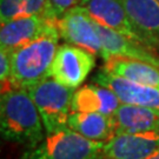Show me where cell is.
I'll return each instance as SVG.
<instances>
[{
    "mask_svg": "<svg viewBox=\"0 0 159 159\" xmlns=\"http://www.w3.org/2000/svg\"><path fill=\"white\" fill-rule=\"evenodd\" d=\"M0 125L6 140L26 148L35 146L46 137L39 111L26 89L10 87L1 91Z\"/></svg>",
    "mask_w": 159,
    "mask_h": 159,
    "instance_id": "1",
    "label": "cell"
},
{
    "mask_svg": "<svg viewBox=\"0 0 159 159\" xmlns=\"http://www.w3.org/2000/svg\"><path fill=\"white\" fill-rule=\"evenodd\" d=\"M60 35L56 29L39 39L11 52L12 74L10 84L1 86V91L10 87L29 89L50 78L52 61L59 47Z\"/></svg>",
    "mask_w": 159,
    "mask_h": 159,
    "instance_id": "2",
    "label": "cell"
},
{
    "mask_svg": "<svg viewBox=\"0 0 159 159\" xmlns=\"http://www.w3.org/2000/svg\"><path fill=\"white\" fill-rule=\"evenodd\" d=\"M104 144L90 140L66 126L27 148L21 159H102Z\"/></svg>",
    "mask_w": 159,
    "mask_h": 159,
    "instance_id": "3",
    "label": "cell"
},
{
    "mask_svg": "<svg viewBox=\"0 0 159 159\" xmlns=\"http://www.w3.org/2000/svg\"><path fill=\"white\" fill-rule=\"evenodd\" d=\"M38 108L46 134L67 126L74 90L52 78L26 89Z\"/></svg>",
    "mask_w": 159,
    "mask_h": 159,
    "instance_id": "4",
    "label": "cell"
},
{
    "mask_svg": "<svg viewBox=\"0 0 159 159\" xmlns=\"http://www.w3.org/2000/svg\"><path fill=\"white\" fill-rule=\"evenodd\" d=\"M96 57L79 46L67 43L59 45L52 61L50 78L70 89H79L96 66Z\"/></svg>",
    "mask_w": 159,
    "mask_h": 159,
    "instance_id": "5",
    "label": "cell"
},
{
    "mask_svg": "<svg viewBox=\"0 0 159 159\" xmlns=\"http://www.w3.org/2000/svg\"><path fill=\"white\" fill-rule=\"evenodd\" d=\"M56 25L64 41L102 57V43L97 31L96 20L83 6L68 10L56 21Z\"/></svg>",
    "mask_w": 159,
    "mask_h": 159,
    "instance_id": "6",
    "label": "cell"
},
{
    "mask_svg": "<svg viewBox=\"0 0 159 159\" xmlns=\"http://www.w3.org/2000/svg\"><path fill=\"white\" fill-rule=\"evenodd\" d=\"M80 6H83L98 24L150 48L148 40L132 23L120 0H83Z\"/></svg>",
    "mask_w": 159,
    "mask_h": 159,
    "instance_id": "7",
    "label": "cell"
},
{
    "mask_svg": "<svg viewBox=\"0 0 159 159\" xmlns=\"http://www.w3.org/2000/svg\"><path fill=\"white\" fill-rule=\"evenodd\" d=\"M56 29V21L43 14L12 19L10 21L1 24L0 48L12 52L29 43L39 39Z\"/></svg>",
    "mask_w": 159,
    "mask_h": 159,
    "instance_id": "8",
    "label": "cell"
},
{
    "mask_svg": "<svg viewBox=\"0 0 159 159\" xmlns=\"http://www.w3.org/2000/svg\"><path fill=\"white\" fill-rule=\"evenodd\" d=\"M93 83L112 90L124 104L159 110V89L134 83L124 77L111 73L104 68L96 73L93 77Z\"/></svg>",
    "mask_w": 159,
    "mask_h": 159,
    "instance_id": "9",
    "label": "cell"
},
{
    "mask_svg": "<svg viewBox=\"0 0 159 159\" xmlns=\"http://www.w3.org/2000/svg\"><path fill=\"white\" fill-rule=\"evenodd\" d=\"M159 150V132L114 134L104 144L102 159H146Z\"/></svg>",
    "mask_w": 159,
    "mask_h": 159,
    "instance_id": "10",
    "label": "cell"
},
{
    "mask_svg": "<svg viewBox=\"0 0 159 159\" xmlns=\"http://www.w3.org/2000/svg\"><path fill=\"white\" fill-rule=\"evenodd\" d=\"M97 31L102 43V59L106 61L112 57L129 58L152 64L159 67V56L143 44L110 30L96 21Z\"/></svg>",
    "mask_w": 159,
    "mask_h": 159,
    "instance_id": "11",
    "label": "cell"
},
{
    "mask_svg": "<svg viewBox=\"0 0 159 159\" xmlns=\"http://www.w3.org/2000/svg\"><path fill=\"white\" fill-rule=\"evenodd\" d=\"M111 118L114 134L159 132L158 108L120 102Z\"/></svg>",
    "mask_w": 159,
    "mask_h": 159,
    "instance_id": "12",
    "label": "cell"
},
{
    "mask_svg": "<svg viewBox=\"0 0 159 159\" xmlns=\"http://www.w3.org/2000/svg\"><path fill=\"white\" fill-rule=\"evenodd\" d=\"M132 23L159 56V2L156 0H120Z\"/></svg>",
    "mask_w": 159,
    "mask_h": 159,
    "instance_id": "13",
    "label": "cell"
},
{
    "mask_svg": "<svg viewBox=\"0 0 159 159\" xmlns=\"http://www.w3.org/2000/svg\"><path fill=\"white\" fill-rule=\"evenodd\" d=\"M119 98L112 90L99 84L81 85L73 93L72 111L77 112H97L112 116L120 105Z\"/></svg>",
    "mask_w": 159,
    "mask_h": 159,
    "instance_id": "14",
    "label": "cell"
},
{
    "mask_svg": "<svg viewBox=\"0 0 159 159\" xmlns=\"http://www.w3.org/2000/svg\"><path fill=\"white\" fill-rule=\"evenodd\" d=\"M67 126L93 142L106 143L114 136L112 118L97 112L72 111L68 117Z\"/></svg>",
    "mask_w": 159,
    "mask_h": 159,
    "instance_id": "15",
    "label": "cell"
},
{
    "mask_svg": "<svg viewBox=\"0 0 159 159\" xmlns=\"http://www.w3.org/2000/svg\"><path fill=\"white\" fill-rule=\"evenodd\" d=\"M102 68L138 84L159 89V67L152 64L129 58L112 57L105 61Z\"/></svg>",
    "mask_w": 159,
    "mask_h": 159,
    "instance_id": "16",
    "label": "cell"
},
{
    "mask_svg": "<svg viewBox=\"0 0 159 159\" xmlns=\"http://www.w3.org/2000/svg\"><path fill=\"white\" fill-rule=\"evenodd\" d=\"M47 0H0L1 24L27 16L45 14Z\"/></svg>",
    "mask_w": 159,
    "mask_h": 159,
    "instance_id": "17",
    "label": "cell"
},
{
    "mask_svg": "<svg viewBox=\"0 0 159 159\" xmlns=\"http://www.w3.org/2000/svg\"><path fill=\"white\" fill-rule=\"evenodd\" d=\"M83 0H47L45 8V17L57 21L59 18L72 7L80 5Z\"/></svg>",
    "mask_w": 159,
    "mask_h": 159,
    "instance_id": "18",
    "label": "cell"
},
{
    "mask_svg": "<svg viewBox=\"0 0 159 159\" xmlns=\"http://www.w3.org/2000/svg\"><path fill=\"white\" fill-rule=\"evenodd\" d=\"M12 74L11 52L0 48V80L1 86L10 84Z\"/></svg>",
    "mask_w": 159,
    "mask_h": 159,
    "instance_id": "19",
    "label": "cell"
},
{
    "mask_svg": "<svg viewBox=\"0 0 159 159\" xmlns=\"http://www.w3.org/2000/svg\"><path fill=\"white\" fill-rule=\"evenodd\" d=\"M146 159H159V150L158 151H156L154 153H152L151 156H148Z\"/></svg>",
    "mask_w": 159,
    "mask_h": 159,
    "instance_id": "20",
    "label": "cell"
},
{
    "mask_svg": "<svg viewBox=\"0 0 159 159\" xmlns=\"http://www.w3.org/2000/svg\"><path fill=\"white\" fill-rule=\"evenodd\" d=\"M156 1H158V2H159V0H156Z\"/></svg>",
    "mask_w": 159,
    "mask_h": 159,
    "instance_id": "21",
    "label": "cell"
}]
</instances>
